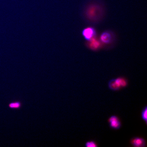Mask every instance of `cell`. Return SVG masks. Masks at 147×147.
I'll list each match as a JSON object with an SVG mask.
<instances>
[{
	"label": "cell",
	"instance_id": "obj_1",
	"mask_svg": "<svg viewBox=\"0 0 147 147\" xmlns=\"http://www.w3.org/2000/svg\"><path fill=\"white\" fill-rule=\"evenodd\" d=\"M83 15L87 22L98 23L104 17L106 6L103 0H86L82 9Z\"/></svg>",
	"mask_w": 147,
	"mask_h": 147
},
{
	"label": "cell",
	"instance_id": "obj_2",
	"mask_svg": "<svg viewBox=\"0 0 147 147\" xmlns=\"http://www.w3.org/2000/svg\"><path fill=\"white\" fill-rule=\"evenodd\" d=\"M108 85L110 89L115 91L126 87L127 86L128 82L125 78L123 77H119L111 80L109 82Z\"/></svg>",
	"mask_w": 147,
	"mask_h": 147
},
{
	"label": "cell",
	"instance_id": "obj_3",
	"mask_svg": "<svg viewBox=\"0 0 147 147\" xmlns=\"http://www.w3.org/2000/svg\"><path fill=\"white\" fill-rule=\"evenodd\" d=\"M82 35L85 40L89 41L96 37V31L94 28L87 27L83 30Z\"/></svg>",
	"mask_w": 147,
	"mask_h": 147
},
{
	"label": "cell",
	"instance_id": "obj_4",
	"mask_svg": "<svg viewBox=\"0 0 147 147\" xmlns=\"http://www.w3.org/2000/svg\"><path fill=\"white\" fill-rule=\"evenodd\" d=\"M113 37L111 32L109 31H104L101 34L100 39L101 42L104 44H109L113 40Z\"/></svg>",
	"mask_w": 147,
	"mask_h": 147
},
{
	"label": "cell",
	"instance_id": "obj_5",
	"mask_svg": "<svg viewBox=\"0 0 147 147\" xmlns=\"http://www.w3.org/2000/svg\"><path fill=\"white\" fill-rule=\"evenodd\" d=\"M110 127L114 130H118L120 128L121 123L117 116L115 115H112L108 120Z\"/></svg>",
	"mask_w": 147,
	"mask_h": 147
},
{
	"label": "cell",
	"instance_id": "obj_6",
	"mask_svg": "<svg viewBox=\"0 0 147 147\" xmlns=\"http://www.w3.org/2000/svg\"><path fill=\"white\" fill-rule=\"evenodd\" d=\"M130 143L134 147H144L146 144L144 139L139 137H134L131 138Z\"/></svg>",
	"mask_w": 147,
	"mask_h": 147
},
{
	"label": "cell",
	"instance_id": "obj_7",
	"mask_svg": "<svg viewBox=\"0 0 147 147\" xmlns=\"http://www.w3.org/2000/svg\"><path fill=\"white\" fill-rule=\"evenodd\" d=\"M88 46L91 49L96 50L100 48L101 44V42L96 39V37L93 38L90 41H89Z\"/></svg>",
	"mask_w": 147,
	"mask_h": 147
},
{
	"label": "cell",
	"instance_id": "obj_8",
	"mask_svg": "<svg viewBox=\"0 0 147 147\" xmlns=\"http://www.w3.org/2000/svg\"><path fill=\"white\" fill-rule=\"evenodd\" d=\"M141 117L146 124H147V107L146 106L142 109L141 112Z\"/></svg>",
	"mask_w": 147,
	"mask_h": 147
},
{
	"label": "cell",
	"instance_id": "obj_9",
	"mask_svg": "<svg viewBox=\"0 0 147 147\" xmlns=\"http://www.w3.org/2000/svg\"><path fill=\"white\" fill-rule=\"evenodd\" d=\"M9 107L12 109H19L21 106V103L20 102H17L10 103L9 105Z\"/></svg>",
	"mask_w": 147,
	"mask_h": 147
},
{
	"label": "cell",
	"instance_id": "obj_10",
	"mask_svg": "<svg viewBox=\"0 0 147 147\" xmlns=\"http://www.w3.org/2000/svg\"><path fill=\"white\" fill-rule=\"evenodd\" d=\"M85 146L87 147H97V144L93 141H87L85 144Z\"/></svg>",
	"mask_w": 147,
	"mask_h": 147
}]
</instances>
